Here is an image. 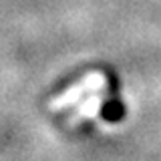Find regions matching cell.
Instances as JSON below:
<instances>
[{
    "label": "cell",
    "instance_id": "cell-1",
    "mask_svg": "<svg viewBox=\"0 0 161 161\" xmlns=\"http://www.w3.org/2000/svg\"><path fill=\"white\" fill-rule=\"evenodd\" d=\"M103 117L107 121H119L123 117V107L119 103H107L103 107Z\"/></svg>",
    "mask_w": 161,
    "mask_h": 161
}]
</instances>
